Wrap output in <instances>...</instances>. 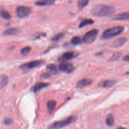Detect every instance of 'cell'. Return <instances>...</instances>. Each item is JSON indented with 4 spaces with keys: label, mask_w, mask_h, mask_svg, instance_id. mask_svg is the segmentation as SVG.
<instances>
[{
    "label": "cell",
    "mask_w": 129,
    "mask_h": 129,
    "mask_svg": "<svg viewBox=\"0 0 129 129\" xmlns=\"http://www.w3.org/2000/svg\"><path fill=\"white\" fill-rule=\"evenodd\" d=\"M126 74H127V75H129V71L127 72V73H126Z\"/></svg>",
    "instance_id": "obj_30"
},
{
    "label": "cell",
    "mask_w": 129,
    "mask_h": 129,
    "mask_svg": "<svg viewBox=\"0 0 129 129\" xmlns=\"http://www.w3.org/2000/svg\"><path fill=\"white\" fill-rule=\"evenodd\" d=\"M124 30L125 28L123 26H117L109 28L103 31L101 39L102 40H108V39H112V38L120 35L124 31Z\"/></svg>",
    "instance_id": "obj_2"
},
{
    "label": "cell",
    "mask_w": 129,
    "mask_h": 129,
    "mask_svg": "<svg viewBox=\"0 0 129 129\" xmlns=\"http://www.w3.org/2000/svg\"><path fill=\"white\" fill-rule=\"evenodd\" d=\"M93 23H94V21L91 19H85V20H84L80 23L79 25V28H82L84 27L87 25H92Z\"/></svg>",
    "instance_id": "obj_19"
},
{
    "label": "cell",
    "mask_w": 129,
    "mask_h": 129,
    "mask_svg": "<svg viewBox=\"0 0 129 129\" xmlns=\"http://www.w3.org/2000/svg\"><path fill=\"white\" fill-rule=\"evenodd\" d=\"M47 71L50 74H55L58 73V69L57 66L54 64H50L47 66Z\"/></svg>",
    "instance_id": "obj_16"
},
{
    "label": "cell",
    "mask_w": 129,
    "mask_h": 129,
    "mask_svg": "<svg viewBox=\"0 0 129 129\" xmlns=\"http://www.w3.org/2000/svg\"><path fill=\"white\" fill-rule=\"evenodd\" d=\"M93 83V81L89 79H83L79 81L76 84V88H83L84 87L88 86L91 84Z\"/></svg>",
    "instance_id": "obj_12"
},
{
    "label": "cell",
    "mask_w": 129,
    "mask_h": 129,
    "mask_svg": "<svg viewBox=\"0 0 129 129\" xmlns=\"http://www.w3.org/2000/svg\"><path fill=\"white\" fill-rule=\"evenodd\" d=\"M115 11L113 6L105 4H99L93 8L91 11L92 15L96 17H105L110 15Z\"/></svg>",
    "instance_id": "obj_1"
},
{
    "label": "cell",
    "mask_w": 129,
    "mask_h": 129,
    "mask_svg": "<svg viewBox=\"0 0 129 129\" xmlns=\"http://www.w3.org/2000/svg\"><path fill=\"white\" fill-rule=\"evenodd\" d=\"M20 32V30L16 28H10L5 30L3 33V35H6V36H13V35H17Z\"/></svg>",
    "instance_id": "obj_15"
},
{
    "label": "cell",
    "mask_w": 129,
    "mask_h": 129,
    "mask_svg": "<svg viewBox=\"0 0 129 129\" xmlns=\"http://www.w3.org/2000/svg\"><path fill=\"white\" fill-rule=\"evenodd\" d=\"M77 120V117L76 116H71V117H68L66 119L63 120L58 121V122H55L54 123H52L50 126H49L48 128H62V127L68 126L69 125L71 124V123H74L76 122Z\"/></svg>",
    "instance_id": "obj_3"
},
{
    "label": "cell",
    "mask_w": 129,
    "mask_h": 129,
    "mask_svg": "<svg viewBox=\"0 0 129 129\" xmlns=\"http://www.w3.org/2000/svg\"><path fill=\"white\" fill-rule=\"evenodd\" d=\"M114 20H129V12H125L118 14L112 17Z\"/></svg>",
    "instance_id": "obj_14"
},
{
    "label": "cell",
    "mask_w": 129,
    "mask_h": 129,
    "mask_svg": "<svg viewBox=\"0 0 129 129\" xmlns=\"http://www.w3.org/2000/svg\"><path fill=\"white\" fill-rule=\"evenodd\" d=\"M59 69L62 72L66 73H71L75 69L73 64L69 62H61L59 66Z\"/></svg>",
    "instance_id": "obj_7"
},
{
    "label": "cell",
    "mask_w": 129,
    "mask_h": 129,
    "mask_svg": "<svg viewBox=\"0 0 129 129\" xmlns=\"http://www.w3.org/2000/svg\"><path fill=\"white\" fill-rule=\"evenodd\" d=\"M89 0H78V7L79 10L84 9L89 3Z\"/></svg>",
    "instance_id": "obj_20"
},
{
    "label": "cell",
    "mask_w": 129,
    "mask_h": 129,
    "mask_svg": "<svg viewBox=\"0 0 129 129\" xmlns=\"http://www.w3.org/2000/svg\"><path fill=\"white\" fill-rule=\"evenodd\" d=\"M116 84V81L114 80H105L99 83L98 86L102 88H112Z\"/></svg>",
    "instance_id": "obj_13"
},
{
    "label": "cell",
    "mask_w": 129,
    "mask_h": 129,
    "mask_svg": "<svg viewBox=\"0 0 129 129\" xmlns=\"http://www.w3.org/2000/svg\"><path fill=\"white\" fill-rule=\"evenodd\" d=\"M123 61H126V62H129V55H127L123 58Z\"/></svg>",
    "instance_id": "obj_29"
},
{
    "label": "cell",
    "mask_w": 129,
    "mask_h": 129,
    "mask_svg": "<svg viewBox=\"0 0 129 129\" xmlns=\"http://www.w3.org/2000/svg\"><path fill=\"white\" fill-rule=\"evenodd\" d=\"M31 50V47H23L20 51V53L22 55H27L30 51Z\"/></svg>",
    "instance_id": "obj_26"
},
{
    "label": "cell",
    "mask_w": 129,
    "mask_h": 129,
    "mask_svg": "<svg viewBox=\"0 0 129 129\" xmlns=\"http://www.w3.org/2000/svg\"><path fill=\"white\" fill-rule=\"evenodd\" d=\"M55 106H56V102L54 100H50L47 103V107L49 113H51L54 111Z\"/></svg>",
    "instance_id": "obj_17"
},
{
    "label": "cell",
    "mask_w": 129,
    "mask_h": 129,
    "mask_svg": "<svg viewBox=\"0 0 129 129\" xmlns=\"http://www.w3.org/2000/svg\"><path fill=\"white\" fill-rule=\"evenodd\" d=\"M49 83H44V82H40V83H37L31 88V91L34 93H37L39 91L42 90L43 88H45L46 87L49 86Z\"/></svg>",
    "instance_id": "obj_9"
},
{
    "label": "cell",
    "mask_w": 129,
    "mask_h": 129,
    "mask_svg": "<svg viewBox=\"0 0 129 129\" xmlns=\"http://www.w3.org/2000/svg\"><path fill=\"white\" fill-rule=\"evenodd\" d=\"M122 55V53L120 52H116L115 54H113L112 57L110 58V61H115V60H118L120 59V57Z\"/></svg>",
    "instance_id": "obj_25"
},
{
    "label": "cell",
    "mask_w": 129,
    "mask_h": 129,
    "mask_svg": "<svg viewBox=\"0 0 129 129\" xmlns=\"http://www.w3.org/2000/svg\"><path fill=\"white\" fill-rule=\"evenodd\" d=\"M98 35V30L97 29H93L88 31L83 36V40L85 44H91L94 42Z\"/></svg>",
    "instance_id": "obj_4"
},
{
    "label": "cell",
    "mask_w": 129,
    "mask_h": 129,
    "mask_svg": "<svg viewBox=\"0 0 129 129\" xmlns=\"http://www.w3.org/2000/svg\"><path fill=\"white\" fill-rule=\"evenodd\" d=\"M64 36H65V34H64V33H59V34H57L55 36L53 37L52 38L51 40L52 42L59 41L60 40L62 39L64 37Z\"/></svg>",
    "instance_id": "obj_23"
},
{
    "label": "cell",
    "mask_w": 129,
    "mask_h": 129,
    "mask_svg": "<svg viewBox=\"0 0 129 129\" xmlns=\"http://www.w3.org/2000/svg\"><path fill=\"white\" fill-rule=\"evenodd\" d=\"M44 63H45V60H33V61L28 62L22 64L21 66H20V68L21 69H23V70L32 69L34 68H37L41 66L43 64H44Z\"/></svg>",
    "instance_id": "obj_5"
},
{
    "label": "cell",
    "mask_w": 129,
    "mask_h": 129,
    "mask_svg": "<svg viewBox=\"0 0 129 129\" xmlns=\"http://www.w3.org/2000/svg\"><path fill=\"white\" fill-rule=\"evenodd\" d=\"M106 123L108 126H112L115 123V118L112 114H109L106 119Z\"/></svg>",
    "instance_id": "obj_21"
},
{
    "label": "cell",
    "mask_w": 129,
    "mask_h": 129,
    "mask_svg": "<svg viewBox=\"0 0 129 129\" xmlns=\"http://www.w3.org/2000/svg\"><path fill=\"white\" fill-rule=\"evenodd\" d=\"M83 40H82L81 38L79 36H75L74 37H73V39H71V43L72 45H79L82 43Z\"/></svg>",
    "instance_id": "obj_22"
},
{
    "label": "cell",
    "mask_w": 129,
    "mask_h": 129,
    "mask_svg": "<svg viewBox=\"0 0 129 129\" xmlns=\"http://www.w3.org/2000/svg\"><path fill=\"white\" fill-rule=\"evenodd\" d=\"M1 16L3 18L5 19V20H9V19L11 18V15H10V14L7 11L4 10H1Z\"/></svg>",
    "instance_id": "obj_24"
},
{
    "label": "cell",
    "mask_w": 129,
    "mask_h": 129,
    "mask_svg": "<svg viewBox=\"0 0 129 129\" xmlns=\"http://www.w3.org/2000/svg\"><path fill=\"white\" fill-rule=\"evenodd\" d=\"M51 74L50 73H44L41 76V78H44V79H47V78H49Z\"/></svg>",
    "instance_id": "obj_28"
},
{
    "label": "cell",
    "mask_w": 129,
    "mask_h": 129,
    "mask_svg": "<svg viewBox=\"0 0 129 129\" xmlns=\"http://www.w3.org/2000/svg\"><path fill=\"white\" fill-rule=\"evenodd\" d=\"M127 42V38L125 37H121L119 39H117L115 40L112 44V47L115 48L120 47L123 46Z\"/></svg>",
    "instance_id": "obj_11"
},
{
    "label": "cell",
    "mask_w": 129,
    "mask_h": 129,
    "mask_svg": "<svg viewBox=\"0 0 129 129\" xmlns=\"http://www.w3.org/2000/svg\"><path fill=\"white\" fill-rule=\"evenodd\" d=\"M76 56V54L73 52H66L65 53H63L61 56L59 58V61H67L71 59H73Z\"/></svg>",
    "instance_id": "obj_8"
},
{
    "label": "cell",
    "mask_w": 129,
    "mask_h": 129,
    "mask_svg": "<svg viewBox=\"0 0 129 129\" xmlns=\"http://www.w3.org/2000/svg\"><path fill=\"white\" fill-rule=\"evenodd\" d=\"M55 2V0H37L35 2V5L38 6H52Z\"/></svg>",
    "instance_id": "obj_10"
},
{
    "label": "cell",
    "mask_w": 129,
    "mask_h": 129,
    "mask_svg": "<svg viewBox=\"0 0 129 129\" xmlns=\"http://www.w3.org/2000/svg\"><path fill=\"white\" fill-rule=\"evenodd\" d=\"M8 83V78L5 74H2L1 76V89H3Z\"/></svg>",
    "instance_id": "obj_18"
},
{
    "label": "cell",
    "mask_w": 129,
    "mask_h": 129,
    "mask_svg": "<svg viewBox=\"0 0 129 129\" xmlns=\"http://www.w3.org/2000/svg\"><path fill=\"white\" fill-rule=\"evenodd\" d=\"M31 12V8L25 6H19L16 8V16L20 18H23L28 16Z\"/></svg>",
    "instance_id": "obj_6"
},
{
    "label": "cell",
    "mask_w": 129,
    "mask_h": 129,
    "mask_svg": "<svg viewBox=\"0 0 129 129\" xmlns=\"http://www.w3.org/2000/svg\"><path fill=\"white\" fill-rule=\"evenodd\" d=\"M13 123V120L11 119V118H6L4 120V123H5V125H10Z\"/></svg>",
    "instance_id": "obj_27"
}]
</instances>
